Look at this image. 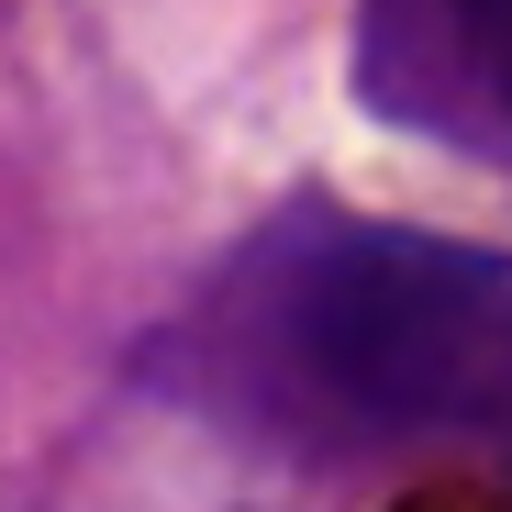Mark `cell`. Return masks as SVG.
<instances>
[{"label":"cell","instance_id":"cell-1","mask_svg":"<svg viewBox=\"0 0 512 512\" xmlns=\"http://www.w3.org/2000/svg\"><path fill=\"white\" fill-rule=\"evenodd\" d=\"M245 379L323 435L512 457V256L412 223H290L234 290Z\"/></svg>","mask_w":512,"mask_h":512},{"label":"cell","instance_id":"cell-2","mask_svg":"<svg viewBox=\"0 0 512 512\" xmlns=\"http://www.w3.org/2000/svg\"><path fill=\"white\" fill-rule=\"evenodd\" d=\"M446 34H457L468 78H479V101L512 123V0H446Z\"/></svg>","mask_w":512,"mask_h":512}]
</instances>
